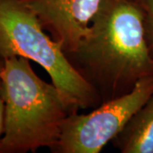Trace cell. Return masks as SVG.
<instances>
[{"instance_id": "9c48e42d", "label": "cell", "mask_w": 153, "mask_h": 153, "mask_svg": "<svg viewBox=\"0 0 153 153\" xmlns=\"http://www.w3.org/2000/svg\"><path fill=\"white\" fill-rule=\"evenodd\" d=\"M4 60L0 57V76H1L2 71L4 70Z\"/></svg>"}, {"instance_id": "5b68a950", "label": "cell", "mask_w": 153, "mask_h": 153, "mask_svg": "<svg viewBox=\"0 0 153 153\" xmlns=\"http://www.w3.org/2000/svg\"><path fill=\"white\" fill-rule=\"evenodd\" d=\"M65 54L76 49L103 0H22Z\"/></svg>"}, {"instance_id": "52a82bcc", "label": "cell", "mask_w": 153, "mask_h": 153, "mask_svg": "<svg viewBox=\"0 0 153 153\" xmlns=\"http://www.w3.org/2000/svg\"><path fill=\"white\" fill-rule=\"evenodd\" d=\"M143 10V24L148 50L153 59V0H138Z\"/></svg>"}, {"instance_id": "8992f818", "label": "cell", "mask_w": 153, "mask_h": 153, "mask_svg": "<svg viewBox=\"0 0 153 153\" xmlns=\"http://www.w3.org/2000/svg\"><path fill=\"white\" fill-rule=\"evenodd\" d=\"M111 142L122 153H153V94Z\"/></svg>"}, {"instance_id": "6da1fadb", "label": "cell", "mask_w": 153, "mask_h": 153, "mask_svg": "<svg viewBox=\"0 0 153 153\" xmlns=\"http://www.w3.org/2000/svg\"><path fill=\"white\" fill-rule=\"evenodd\" d=\"M143 17L138 0H103L76 49L66 54L101 104L130 93L153 75Z\"/></svg>"}, {"instance_id": "277c9868", "label": "cell", "mask_w": 153, "mask_h": 153, "mask_svg": "<svg viewBox=\"0 0 153 153\" xmlns=\"http://www.w3.org/2000/svg\"><path fill=\"white\" fill-rule=\"evenodd\" d=\"M153 94V75L130 93L100 104L88 114L74 112L65 121L54 153H99L111 142Z\"/></svg>"}, {"instance_id": "7a4b0ae2", "label": "cell", "mask_w": 153, "mask_h": 153, "mask_svg": "<svg viewBox=\"0 0 153 153\" xmlns=\"http://www.w3.org/2000/svg\"><path fill=\"white\" fill-rule=\"evenodd\" d=\"M0 76L4 100V133L0 153L52 151L60 140L66 119L79 108L53 83L35 73L30 60L23 57L4 58Z\"/></svg>"}, {"instance_id": "ba28073f", "label": "cell", "mask_w": 153, "mask_h": 153, "mask_svg": "<svg viewBox=\"0 0 153 153\" xmlns=\"http://www.w3.org/2000/svg\"><path fill=\"white\" fill-rule=\"evenodd\" d=\"M4 113H5V105L2 95L1 84H0V141L4 133Z\"/></svg>"}, {"instance_id": "3957f363", "label": "cell", "mask_w": 153, "mask_h": 153, "mask_svg": "<svg viewBox=\"0 0 153 153\" xmlns=\"http://www.w3.org/2000/svg\"><path fill=\"white\" fill-rule=\"evenodd\" d=\"M38 63L52 83L79 109L101 104L93 87L71 64L62 47L45 33L38 16L22 0H0V57Z\"/></svg>"}]
</instances>
